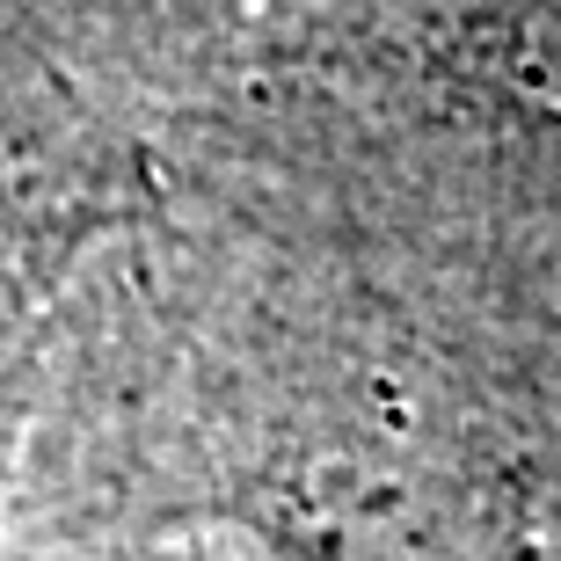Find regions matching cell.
<instances>
[{
	"label": "cell",
	"mask_w": 561,
	"mask_h": 561,
	"mask_svg": "<svg viewBox=\"0 0 561 561\" xmlns=\"http://www.w3.org/2000/svg\"><path fill=\"white\" fill-rule=\"evenodd\" d=\"M15 292H8V277H0V409H8V394H15Z\"/></svg>",
	"instance_id": "cell-1"
}]
</instances>
